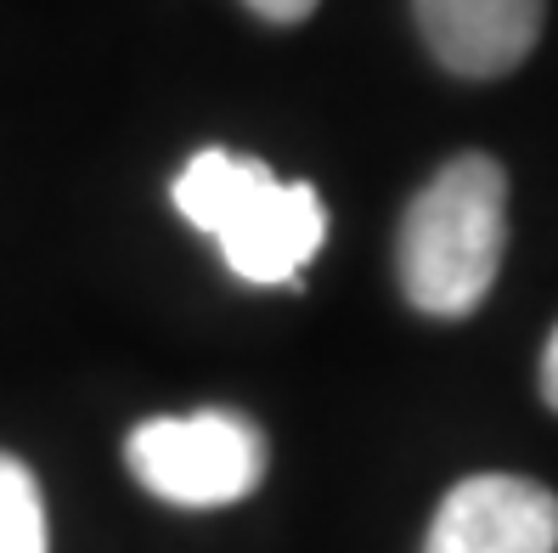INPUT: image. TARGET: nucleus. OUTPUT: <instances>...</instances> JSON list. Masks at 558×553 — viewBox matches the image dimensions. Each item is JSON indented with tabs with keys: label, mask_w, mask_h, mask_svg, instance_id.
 Wrapping results in <instances>:
<instances>
[{
	"label": "nucleus",
	"mask_w": 558,
	"mask_h": 553,
	"mask_svg": "<svg viewBox=\"0 0 558 553\" xmlns=\"http://www.w3.org/2000/svg\"><path fill=\"white\" fill-rule=\"evenodd\" d=\"M175 209L209 232L243 282L277 288L300 282L305 260L327 238V209L316 187L277 181L271 165H259L232 147H204L175 176Z\"/></svg>",
	"instance_id": "1"
},
{
	"label": "nucleus",
	"mask_w": 558,
	"mask_h": 553,
	"mask_svg": "<svg viewBox=\"0 0 558 553\" xmlns=\"http://www.w3.org/2000/svg\"><path fill=\"white\" fill-rule=\"evenodd\" d=\"M508 249V176L485 153H457L401 220V288L429 316H469Z\"/></svg>",
	"instance_id": "2"
},
{
	"label": "nucleus",
	"mask_w": 558,
	"mask_h": 553,
	"mask_svg": "<svg viewBox=\"0 0 558 553\" xmlns=\"http://www.w3.org/2000/svg\"><path fill=\"white\" fill-rule=\"evenodd\" d=\"M130 474L175 508L243 503L266 474V435L243 412L204 407L186 418H147L124 441Z\"/></svg>",
	"instance_id": "3"
},
{
	"label": "nucleus",
	"mask_w": 558,
	"mask_h": 553,
	"mask_svg": "<svg viewBox=\"0 0 558 553\" xmlns=\"http://www.w3.org/2000/svg\"><path fill=\"white\" fill-rule=\"evenodd\" d=\"M423 553H558V497L519 474L457 480Z\"/></svg>",
	"instance_id": "4"
},
{
	"label": "nucleus",
	"mask_w": 558,
	"mask_h": 553,
	"mask_svg": "<svg viewBox=\"0 0 558 553\" xmlns=\"http://www.w3.org/2000/svg\"><path fill=\"white\" fill-rule=\"evenodd\" d=\"M417 28L440 69L463 80H497L531 57L547 0H412Z\"/></svg>",
	"instance_id": "5"
},
{
	"label": "nucleus",
	"mask_w": 558,
	"mask_h": 553,
	"mask_svg": "<svg viewBox=\"0 0 558 553\" xmlns=\"http://www.w3.org/2000/svg\"><path fill=\"white\" fill-rule=\"evenodd\" d=\"M0 553H46L40 485L7 452H0Z\"/></svg>",
	"instance_id": "6"
},
{
	"label": "nucleus",
	"mask_w": 558,
	"mask_h": 553,
	"mask_svg": "<svg viewBox=\"0 0 558 553\" xmlns=\"http://www.w3.org/2000/svg\"><path fill=\"white\" fill-rule=\"evenodd\" d=\"M243 7L266 23H300V17L316 12V0H243Z\"/></svg>",
	"instance_id": "7"
},
{
	"label": "nucleus",
	"mask_w": 558,
	"mask_h": 553,
	"mask_svg": "<svg viewBox=\"0 0 558 553\" xmlns=\"http://www.w3.org/2000/svg\"><path fill=\"white\" fill-rule=\"evenodd\" d=\"M542 396H547V407L558 412V328H553L547 356H542Z\"/></svg>",
	"instance_id": "8"
}]
</instances>
